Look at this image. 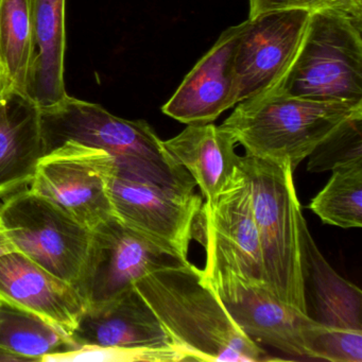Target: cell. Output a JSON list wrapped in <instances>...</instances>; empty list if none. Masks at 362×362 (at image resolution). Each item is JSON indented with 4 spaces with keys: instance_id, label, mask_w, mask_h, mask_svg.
<instances>
[{
    "instance_id": "1",
    "label": "cell",
    "mask_w": 362,
    "mask_h": 362,
    "mask_svg": "<svg viewBox=\"0 0 362 362\" xmlns=\"http://www.w3.org/2000/svg\"><path fill=\"white\" fill-rule=\"evenodd\" d=\"M134 287L187 361L281 360L237 326L203 271L188 260L152 271Z\"/></svg>"
},
{
    "instance_id": "2",
    "label": "cell",
    "mask_w": 362,
    "mask_h": 362,
    "mask_svg": "<svg viewBox=\"0 0 362 362\" xmlns=\"http://www.w3.org/2000/svg\"><path fill=\"white\" fill-rule=\"evenodd\" d=\"M46 152L67 141L105 150L117 173L151 182L180 192H194L196 182L165 149L162 139L145 120H128L88 101L67 96L41 109Z\"/></svg>"
},
{
    "instance_id": "3",
    "label": "cell",
    "mask_w": 362,
    "mask_h": 362,
    "mask_svg": "<svg viewBox=\"0 0 362 362\" xmlns=\"http://www.w3.org/2000/svg\"><path fill=\"white\" fill-rule=\"evenodd\" d=\"M251 189L259 236L264 281L283 302L307 313L302 209L289 162L257 156L239 158Z\"/></svg>"
},
{
    "instance_id": "4",
    "label": "cell",
    "mask_w": 362,
    "mask_h": 362,
    "mask_svg": "<svg viewBox=\"0 0 362 362\" xmlns=\"http://www.w3.org/2000/svg\"><path fill=\"white\" fill-rule=\"evenodd\" d=\"M362 107L298 98L275 88L237 103L220 128L245 154L289 162L296 170L343 122Z\"/></svg>"
},
{
    "instance_id": "5",
    "label": "cell",
    "mask_w": 362,
    "mask_h": 362,
    "mask_svg": "<svg viewBox=\"0 0 362 362\" xmlns=\"http://www.w3.org/2000/svg\"><path fill=\"white\" fill-rule=\"evenodd\" d=\"M272 88L298 98L362 107L361 21L332 9L311 12L296 58Z\"/></svg>"
},
{
    "instance_id": "6",
    "label": "cell",
    "mask_w": 362,
    "mask_h": 362,
    "mask_svg": "<svg viewBox=\"0 0 362 362\" xmlns=\"http://www.w3.org/2000/svg\"><path fill=\"white\" fill-rule=\"evenodd\" d=\"M202 271L233 321L251 340L293 357L320 360L327 328L283 302L264 281L245 279L228 268Z\"/></svg>"
},
{
    "instance_id": "7",
    "label": "cell",
    "mask_w": 362,
    "mask_h": 362,
    "mask_svg": "<svg viewBox=\"0 0 362 362\" xmlns=\"http://www.w3.org/2000/svg\"><path fill=\"white\" fill-rule=\"evenodd\" d=\"M0 217L16 251L76 285L90 247V230L29 187L5 198Z\"/></svg>"
},
{
    "instance_id": "8",
    "label": "cell",
    "mask_w": 362,
    "mask_h": 362,
    "mask_svg": "<svg viewBox=\"0 0 362 362\" xmlns=\"http://www.w3.org/2000/svg\"><path fill=\"white\" fill-rule=\"evenodd\" d=\"M116 175L115 160L105 150L67 141L42 156L29 189L92 230L114 217L110 184Z\"/></svg>"
},
{
    "instance_id": "9",
    "label": "cell",
    "mask_w": 362,
    "mask_h": 362,
    "mask_svg": "<svg viewBox=\"0 0 362 362\" xmlns=\"http://www.w3.org/2000/svg\"><path fill=\"white\" fill-rule=\"evenodd\" d=\"M90 232L88 255L75 285L86 307L113 300L152 271L187 260L163 249L115 217Z\"/></svg>"
},
{
    "instance_id": "10",
    "label": "cell",
    "mask_w": 362,
    "mask_h": 362,
    "mask_svg": "<svg viewBox=\"0 0 362 362\" xmlns=\"http://www.w3.org/2000/svg\"><path fill=\"white\" fill-rule=\"evenodd\" d=\"M113 216L163 249L187 259L192 239H198L203 200L194 192H180L151 182L116 175L110 184Z\"/></svg>"
},
{
    "instance_id": "11",
    "label": "cell",
    "mask_w": 362,
    "mask_h": 362,
    "mask_svg": "<svg viewBox=\"0 0 362 362\" xmlns=\"http://www.w3.org/2000/svg\"><path fill=\"white\" fill-rule=\"evenodd\" d=\"M305 294L311 293L315 321L327 328L320 359L330 362H362V292L341 277L315 245L303 222Z\"/></svg>"
},
{
    "instance_id": "12",
    "label": "cell",
    "mask_w": 362,
    "mask_h": 362,
    "mask_svg": "<svg viewBox=\"0 0 362 362\" xmlns=\"http://www.w3.org/2000/svg\"><path fill=\"white\" fill-rule=\"evenodd\" d=\"M310 14L276 10L243 23L235 54L239 103L276 86L296 58Z\"/></svg>"
},
{
    "instance_id": "13",
    "label": "cell",
    "mask_w": 362,
    "mask_h": 362,
    "mask_svg": "<svg viewBox=\"0 0 362 362\" xmlns=\"http://www.w3.org/2000/svg\"><path fill=\"white\" fill-rule=\"evenodd\" d=\"M199 224L206 255L205 270L228 268L245 279L264 281L251 189L243 171L214 206L203 204Z\"/></svg>"
},
{
    "instance_id": "14",
    "label": "cell",
    "mask_w": 362,
    "mask_h": 362,
    "mask_svg": "<svg viewBox=\"0 0 362 362\" xmlns=\"http://www.w3.org/2000/svg\"><path fill=\"white\" fill-rule=\"evenodd\" d=\"M243 29V23L220 35L165 103V115L187 126L211 124L239 103L235 54Z\"/></svg>"
},
{
    "instance_id": "15",
    "label": "cell",
    "mask_w": 362,
    "mask_h": 362,
    "mask_svg": "<svg viewBox=\"0 0 362 362\" xmlns=\"http://www.w3.org/2000/svg\"><path fill=\"white\" fill-rule=\"evenodd\" d=\"M0 300L39 315L69 336L86 308L75 286L18 251L0 257Z\"/></svg>"
},
{
    "instance_id": "16",
    "label": "cell",
    "mask_w": 362,
    "mask_h": 362,
    "mask_svg": "<svg viewBox=\"0 0 362 362\" xmlns=\"http://www.w3.org/2000/svg\"><path fill=\"white\" fill-rule=\"evenodd\" d=\"M71 337L78 347H175L134 286L113 300L86 307Z\"/></svg>"
},
{
    "instance_id": "17",
    "label": "cell",
    "mask_w": 362,
    "mask_h": 362,
    "mask_svg": "<svg viewBox=\"0 0 362 362\" xmlns=\"http://www.w3.org/2000/svg\"><path fill=\"white\" fill-rule=\"evenodd\" d=\"M163 144L200 187L206 206H214L240 179L236 139L220 126L188 124L179 135Z\"/></svg>"
},
{
    "instance_id": "18",
    "label": "cell",
    "mask_w": 362,
    "mask_h": 362,
    "mask_svg": "<svg viewBox=\"0 0 362 362\" xmlns=\"http://www.w3.org/2000/svg\"><path fill=\"white\" fill-rule=\"evenodd\" d=\"M45 153L41 109L10 90L0 99V198L28 187Z\"/></svg>"
},
{
    "instance_id": "19",
    "label": "cell",
    "mask_w": 362,
    "mask_h": 362,
    "mask_svg": "<svg viewBox=\"0 0 362 362\" xmlns=\"http://www.w3.org/2000/svg\"><path fill=\"white\" fill-rule=\"evenodd\" d=\"M65 1L33 0L35 57L29 98L40 109L69 96L64 83Z\"/></svg>"
},
{
    "instance_id": "20",
    "label": "cell",
    "mask_w": 362,
    "mask_h": 362,
    "mask_svg": "<svg viewBox=\"0 0 362 362\" xmlns=\"http://www.w3.org/2000/svg\"><path fill=\"white\" fill-rule=\"evenodd\" d=\"M76 349L71 337L58 326L0 300V349L20 361H43Z\"/></svg>"
},
{
    "instance_id": "21",
    "label": "cell",
    "mask_w": 362,
    "mask_h": 362,
    "mask_svg": "<svg viewBox=\"0 0 362 362\" xmlns=\"http://www.w3.org/2000/svg\"><path fill=\"white\" fill-rule=\"evenodd\" d=\"M35 57L33 0H0V61L12 88L28 98Z\"/></svg>"
},
{
    "instance_id": "22",
    "label": "cell",
    "mask_w": 362,
    "mask_h": 362,
    "mask_svg": "<svg viewBox=\"0 0 362 362\" xmlns=\"http://www.w3.org/2000/svg\"><path fill=\"white\" fill-rule=\"evenodd\" d=\"M325 187L311 200L309 209L329 226H362V158L336 165Z\"/></svg>"
},
{
    "instance_id": "23",
    "label": "cell",
    "mask_w": 362,
    "mask_h": 362,
    "mask_svg": "<svg viewBox=\"0 0 362 362\" xmlns=\"http://www.w3.org/2000/svg\"><path fill=\"white\" fill-rule=\"evenodd\" d=\"M309 156L310 173L332 170L341 163L362 158V112L343 122Z\"/></svg>"
},
{
    "instance_id": "24",
    "label": "cell",
    "mask_w": 362,
    "mask_h": 362,
    "mask_svg": "<svg viewBox=\"0 0 362 362\" xmlns=\"http://www.w3.org/2000/svg\"><path fill=\"white\" fill-rule=\"evenodd\" d=\"M177 362L187 361L185 354L175 347L166 349H122L83 345L74 351L57 354L43 362Z\"/></svg>"
},
{
    "instance_id": "25",
    "label": "cell",
    "mask_w": 362,
    "mask_h": 362,
    "mask_svg": "<svg viewBox=\"0 0 362 362\" xmlns=\"http://www.w3.org/2000/svg\"><path fill=\"white\" fill-rule=\"evenodd\" d=\"M249 18L276 10L304 9L313 12L328 9L327 0H249Z\"/></svg>"
},
{
    "instance_id": "26",
    "label": "cell",
    "mask_w": 362,
    "mask_h": 362,
    "mask_svg": "<svg viewBox=\"0 0 362 362\" xmlns=\"http://www.w3.org/2000/svg\"><path fill=\"white\" fill-rule=\"evenodd\" d=\"M328 9L362 22V0H327Z\"/></svg>"
},
{
    "instance_id": "27",
    "label": "cell",
    "mask_w": 362,
    "mask_h": 362,
    "mask_svg": "<svg viewBox=\"0 0 362 362\" xmlns=\"http://www.w3.org/2000/svg\"><path fill=\"white\" fill-rule=\"evenodd\" d=\"M16 251V247H14L13 243L10 239L5 223H4L3 219L0 217V257Z\"/></svg>"
},
{
    "instance_id": "28",
    "label": "cell",
    "mask_w": 362,
    "mask_h": 362,
    "mask_svg": "<svg viewBox=\"0 0 362 362\" xmlns=\"http://www.w3.org/2000/svg\"><path fill=\"white\" fill-rule=\"evenodd\" d=\"M12 90L13 88H12L11 81L4 69L3 63L0 61V99Z\"/></svg>"
}]
</instances>
